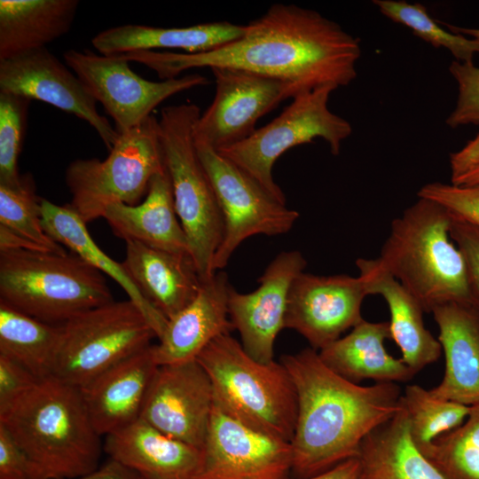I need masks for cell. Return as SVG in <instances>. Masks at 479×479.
Returning a JSON list of instances; mask_svg holds the SVG:
<instances>
[{
    "label": "cell",
    "instance_id": "obj_1",
    "mask_svg": "<svg viewBox=\"0 0 479 479\" xmlns=\"http://www.w3.org/2000/svg\"><path fill=\"white\" fill-rule=\"evenodd\" d=\"M153 69L161 80L191 68L233 67L291 83L298 94L348 86L357 77L360 40L318 12L274 4L245 25L237 40L196 52L140 51L120 55Z\"/></svg>",
    "mask_w": 479,
    "mask_h": 479
},
{
    "label": "cell",
    "instance_id": "obj_2",
    "mask_svg": "<svg viewBox=\"0 0 479 479\" xmlns=\"http://www.w3.org/2000/svg\"><path fill=\"white\" fill-rule=\"evenodd\" d=\"M297 395L292 447V474L297 479L319 475L356 458L363 440L402 408L395 382L361 386L328 368L307 348L284 355Z\"/></svg>",
    "mask_w": 479,
    "mask_h": 479
},
{
    "label": "cell",
    "instance_id": "obj_3",
    "mask_svg": "<svg viewBox=\"0 0 479 479\" xmlns=\"http://www.w3.org/2000/svg\"><path fill=\"white\" fill-rule=\"evenodd\" d=\"M0 424L28 458L31 479H74L98 468L101 436L81 390L55 376L38 379Z\"/></svg>",
    "mask_w": 479,
    "mask_h": 479
},
{
    "label": "cell",
    "instance_id": "obj_4",
    "mask_svg": "<svg viewBox=\"0 0 479 479\" xmlns=\"http://www.w3.org/2000/svg\"><path fill=\"white\" fill-rule=\"evenodd\" d=\"M452 214L441 204L419 198L395 218L382 245L381 266L421 304H471L464 257L450 235Z\"/></svg>",
    "mask_w": 479,
    "mask_h": 479
},
{
    "label": "cell",
    "instance_id": "obj_5",
    "mask_svg": "<svg viewBox=\"0 0 479 479\" xmlns=\"http://www.w3.org/2000/svg\"><path fill=\"white\" fill-rule=\"evenodd\" d=\"M196 360L211 380L215 402L225 412L257 431L291 443L297 395L281 362L255 360L231 334L215 338Z\"/></svg>",
    "mask_w": 479,
    "mask_h": 479
},
{
    "label": "cell",
    "instance_id": "obj_6",
    "mask_svg": "<svg viewBox=\"0 0 479 479\" xmlns=\"http://www.w3.org/2000/svg\"><path fill=\"white\" fill-rule=\"evenodd\" d=\"M113 301L105 276L72 252H0V302L30 317L61 325Z\"/></svg>",
    "mask_w": 479,
    "mask_h": 479
},
{
    "label": "cell",
    "instance_id": "obj_7",
    "mask_svg": "<svg viewBox=\"0 0 479 479\" xmlns=\"http://www.w3.org/2000/svg\"><path fill=\"white\" fill-rule=\"evenodd\" d=\"M198 106L185 103L162 108L159 132L175 209L185 233L189 254L202 282L215 272L212 263L224 236V220L215 191L195 147Z\"/></svg>",
    "mask_w": 479,
    "mask_h": 479
},
{
    "label": "cell",
    "instance_id": "obj_8",
    "mask_svg": "<svg viewBox=\"0 0 479 479\" xmlns=\"http://www.w3.org/2000/svg\"><path fill=\"white\" fill-rule=\"evenodd\" d=\"M166 170L159 121L151 115L120 134L103 161L77 159L66 169L69 206L86 223L104 216L114 203L136 205L146 195L152 178Z\"/></svg>",
    "mask_w": 479,
    "mask_h": 479
},
{
    "label": "cell",
    "instance_id": "obj_9",
    "mask_svg": "<svg viewBox=\"0 0 479 479\" xmlns=\"http://www.w3.org/2000/svg\"><path fill=\"white\" fill-rule=\"evenodd\" d=\"M335 90L328 85L297 94L271 122L241 142L217 152L286 203V196L272 176L279 157L317 137L328 144L333 155H338L342 142L352 133L351 124L328 108L330 95Z\"/></svg>",
    "mask_w": 479,
    "mask_h": 479
},
{
    "label": "cell",
    "instance_id": "obj_10",
    "mask_svg": "<svg viewBox=\"0 0 479 479\" xmlns=\"http://www.w3.org/2000/svg\"><path fill=\"white\" fill-rule=\"evenodd\" d=\"M51 375L79 389L122 360L151 345L156 334L130 301L111 302L61 324ZM157 338V337H156Z\"/></svg>",
    "mask_w": 479,
    "mask_h": 479
},
{
    "label": "cell",
    "instance_id": "obj_11",
    "mask_svg": "<svg viewBox=\"0 0 479 479\" xmlns=\"http://www.w3.org/2000/svg\"><path fill=\"white\" fill-rule=\"evenodd\" d=\"M200 162L215 191L224 220V236L212 270L224 269L237 247L256 234L288 232L299 213L274 198L250 176L208 144L196 139Z\"/></svg>",
    "mask_w": 479,
    "mask_h": 479
},
{
    "label": "cell",
    "instance_id": "obj_12",
    "mask_svg": "<svg viewBox=\"0 0 479 479\" xmlns=\"http://www.w3.org/2000/svg\"><path fill=\"white\" fill-rule=\"evenodd\" d=\"M63 58L88 91L112 117L122 134L145 121L167 98L208 80L199 74L154 82L144 79L121 56H106L91 51L68 50Z\"/></svg>",
    "mask_w": 479,
    "mask_h": 479
},
{
    "label": "cell",
    "instance_id": "obj_13",
    "mask_svg": "<svg viewBox=\"0 0 479 479\" xmlns=\"http://www.w3.org/2000/svg\"><path fill=\"white\" fill-rule=\"evenodd\" d=\"M216 83L211 105L200 114L194 137L216 151L251 136L257 121L298 94L289 82L233 67L210 68Z\"/></svg>",
    "mask_w": 479,
    "mask_h": 479
},
{
    "label": "cell",
    "instance_id": "obj_14",
    "mask_svg": "<svg viewBox=\"0 0 479 479\" xmlns=\"http://www.w3.org/2000/svg\"><path fill=\"white\" fill-rule=\"evenodd\" d=\"M202 459L193 479H289V442L257 431L214 400Z\"/></svg>",
    "mask_w": 479,
    "mask_h": 479
},
{
    "label": "cell",
    "instance_id": "obj_15",
    "mask_svg": "<svg viewBox=\"0 0 479 479\" xmlns=\"http://www.w3.org/2000/svg\"><path fill=\"white\" fill-rule=\"evenodd\" d=\"M0 92L43 101L88 122L110 151L119 138L79 77L46 47L0 60Z\"/></svg>",
    "mask_w": 479,
    "mask_h": 479
},
{
    "label": "cell",
    "instance_id": "obj_16",
    "mask_svg": "<svg viewBox=\"0 0 479 479\" xmlns=\"http://www.w3.org/2000/svg\"><path fill=\"white\" fill-rule=\"evenodd\" d=\"M367 295L359 276L302 271L289 289L285 328L295 330L319 351L363 320L361 307Z\"/></svg>",
    "mask_w": 479,
    "mask_h": 479
},
{
    "label": "cell",
    "instance_id": "obj_17",
    "mask_svg": "<svg viewBox=\"0 0 479 479\" xmlns=\"http://www.w3.org/2000/svg\"><path fill=\"white\" fill-rule=\"evenodd\" d=\"M213 405L211 380L193 359L158 367L140 419L163 434L201 450Z\"/></svg>",
    "mask_w": 479,
    "mask_h": 479
},
{
    "label": "cell",
    "instance_id": "obj_18",
    "mask_svg": "<svg viewBox=\"0 0 479 479\" xmlns=\"http://www.w3.org/2000/svg\"><path fill=\"white\" fill-rule=\"evenodd\" d=\"M306 264L301 252L283 251L266 267L253 292L242 294L231 286L230 319L240 333L243 349L255 360L263 364L274 361L275 341L285 328L289 289Z\"/></svg>",
    "mask_w": 479,
    "mask_h": 479
},
{
    "label": "cell",
    "instance_id": "obj_19",
    "mask_svg": "<svg viewBox=\"0 0 479 479\" xmlns=\"http://www.w3.org/2000/svg\"><path fill=\"white\" fill-rule=\"evenodd\" d=\"M230 287L227 274L216 271L186 307L168 319L159 342L153 345L159 366L196 359L211 341L234 330L228 310Z\"/></svg>",
    "mask_w": 479,
    "mask_h": 479
},
{
    "label": "cell",
    "instance_id": "obj_20",
    "mask_svg": "<svg viewBox=\"0 0 479 479\" xmlns=\"http://www.w3.org/2000/svg\"><path fill=\"white\" fill-rule=\"evenodd\" d=\"M158 367L151 344L80 389L90 420L100 436L112 434L140 418Z\"/></svg>",
    "mask_w": 479,
    "mask_h": 479
},
{
    "label": "cell",
    "instance_id": "obj_21",
    "mask_svg": "<svg viewBox=\"0 0 479 479\" xmlns=\"http://www.w3.org/2000/svg\"><path fill=\"white\" fill-rule=\"evenodd\" d=\"M430 312L445 366L442 381L429 391L460 404H479V313L471 304L458 302L436 305Z\"/></svg>",
    "mask_w": 479,
    "mask_h": 479
},
{
    "label": "cell",
    "instance_id": "obj_22",
    "mask_svg": "<svg viewBox=\"0 0 479 479\" xmlns=\"http://www.w3.org/2000/svg\"><path fill=\"white\" fill-rule=\"evenodd\" d=\"M104 451L142 479H193L202 459L200 449L163 434L140 418L106 436Z\"/></svg>",
    "mask_w": 479,
    "mask_h": 479
},
{
    "label": "cell",
    "instance_id": "obj_23",
    "mask_svg": "<svg viewBox=\"0 0 479 479\" xmlns=\"http://www.w3.org/2000/svg\"><path fill=\"white\" fill-rule=\"evenodd\" d=\"M125 271L144 297L167 319L186 307L202 281L189 253H174L125 240Z\"/></svg>",
    "mask_w": 479,
    "mask_h": 479
},
{
    "label": "cell",
    "instance_id": "obj_24",
    "mask_svg": "<svg viewBox=\"0 0 479 479\" xmlns=\"http://www.w3.org/2000/svg\"><path fill=\"white\" fill-rule=\"evenodd\" d=\"M356 264L369 295H381L389 307L390 339L399 347L403 362L414 374L435 363L442 347L425 327L424 309L419 301L381 266L378 258H358Z\"/></svg>",
    "mask_w": 479,
    "mask_h": 479
},
{
    "label": "cell",
    "instance_id": "obj_25",
    "mask_svg": "<svg viewBox=\"0 0 479 479\" xmlns=\"http://www.w3.org/2000/svg\"><path fill=\"white\" fill-rule=\"evenodd\" d=\"M103 218L124 241L135 240L161 250L189 253L167 169L152 178L144 201L136 205L112 204L106 208Z\"/></svg>",
    "mask_w": 479,
    "mask_h": 479
},
{
    "label": "cell",
    "instance_id": "obj_26",
    "mask_svg": "<svg viewBox=\"0 0 479 479\" xmlns=\"http://www.w3.org/2000/svg\"><path fill=\"white\" fill-rule=\"evenodd\" d=\"M244 32L245 25L227 21L185 27L126 24L99 32L91 39V43L98 53L106 56L155 49H179L186 53H196L233 42Z\"/></svg>",
    "mask_w": 479,
    "mask_h": 479
},
{
    "label": "cell",
    "instance_id": "obj_27",
    "mask_svg": "<svg viewBox=\"0 0 479 479\" xmlns=\"http://www.w3.org/2000/svg\"><path fill=\"white\" fill-rule=\"evenodd\" d=\"M390 339L389 322L363 319L349 334L318 351L324 364L342 378L359 384L408 381L415 374L401 358L389 355L384 342Z\"/></svg>",
    "mask_w": 479,
    "mask_h": 479
},
{
    "label": "cell",
    "instance_id": "obj_28",
    "mask_svg": "<svg viewBox=\"0 0 479 479\" xmlns=\"http://www.w3.org/2000/svg\"><path fill=\"white\" fill-rule=\"evenodd\" d=\"M42 222L48 235L62 247H67L88 264L114 279L143 313L156 337L162 334L168 319L141 294L128 275L122 263L107 255L93 240L87 224L69 206L57 205L41 200Z\"/></svg>",
    "mask_w": 479,
    "mask_h": 479
},
{
    "label": "cell",
    "instance_id": "obj_29",
    "mask_svg": "<svg viewBox=\"0 0 479 479\" xmlns=\"http://www.w3.org/2000/svg\"><path fill=\"white\" fill-rule=\"evenodd\" d=\"M77 0H1L0 60L46 47L70 30Z\"/></svg>",
    "mask_w": 479,
    "mask_h": 479
},
{
    "label": "cell",
    "instance_id": "obj_30",
    "mask_svg": "<svg viewBox=\"0 0 479 479\" xmlns=\"http://www.w3.org/2000/svg\"><path fill=\"white\" fill-rule=\"evenodd\" d=\"M357 458L360 479H445L413 443L403 404L363 440Z\"/></svg>",
    "mask_w": 479,
    "mask_h": 479
},
{
    "label": "cell",
    "instance_id": "obj_31",
    "mask_svg": "<svg viewBox=\"0 0 479 479\" xmlns=\"http://www.w3.org/2000/svg\"><path fill=\"white\" fill-rule=\"evenodd\" d=\"M61 336V325L41 321L0 302V354L36 378L51 375Z\"/></svg>",
    "mask_w": 479,
    "mask_h": 479
},
{
    "label": "cell",
    "instance_id": "obj_32",
    "mask_svg": "<svg viewBox=\"0 0 479 479\" xmlns=\"http://www.w3.org/2000/svg\"><path fill=\"white\" fill-rule=\"evenodd\" d=\"M401 400L410 435L419 450L460 426L470 412V406L436 397L429 389L416 384L405 387Z\"/></svg>",
    "mask_w": 479,
    "mask_h": 479
},
{
    "label": "cell",
    "instance_id": "obj_33",
    "mask_svg": "<svg viewBox=\"0 0 479 479\" xmlns=\"http://www.w3.org/2000/svg\"><path fill=\"white\" fill-rule=\"evenodd\" d=\"M420 452L445 479H479V404L465 421Z\"/></svg>",
    "mask_w": 479,
    "mask_h": 479
},
{
    "label": "cell",
    "instance_id": "obj_34",
    "mask_svg": "<svg viewBox=\"0 0 479 479\" xmlns=\"http://www.w3.org/2000/svg\"><path fill=\"white\" fill-rule=\"evenodd\" d=\"M373 3L385 17L410 28L433 47L448 50L456 61L471 62L479 54V41L445 29L420 3L404 0H373Z\"/></svg>",
    "mask_w": 479,
    "mask_h": 479
},
{
    "label": "cell",
    "instance_id": "obj_35",
    "mask_svg": "<svg viewBox=\"0 0 479 479\" xmlns=\"http://www.w3.org/2000/svg\"><path fill=\"white\" fill-rule=\"evenodd\" d=\"M449 72L457 82L456 106L447 117L446 124L452 128L465 125L479 126V67L473 61L453 60ZM479 164V134L459 152L450 154L451 181Z\"/></svg>",
    "mask_w": 479,
    "mask_h": 479
},
{
    "label": "cell",
    "instance_id": "obj_36",
    "mask_svg": "<svg viewBox=\"0 0 479 479\" xmlns=\"http://www.w3.org/2000/svg\"><path fill=\"white\" fill-rule=\"evenodd\" d=\"M41 198L35 193L31 174L21 175L16 185L0 184V225L54 253H66L64 247L45 232L41 213Z\"/></svg>",
    "mask_w": 479,
    "mask_h": 479
},
{
    "label": "cell",
    "instance_id": "obj_37",
    "mask_svg": "<svg viewBox=\"0 0 479 479\" xmlns=\"http://www.w3.org/2000/svg\"><path fill=\"white\" fill-rule=\"evenodd\" d=\"M31 100L15 94L0 92V184L16 185L21 175L19 157L26 134Z\"/></svg>",
    "mask_w": 479,
    "mask_h": 479
},
{
    "label": "cell",
    "instance_id": "obj_38",
    "mask_svg": "<svg viewBox=\"0 0 479 479\" xmlns=\"http://www.w3.org/2000/svg\"><path fill=\"white\" fill-rule=\"evenodd\" d=\"M418 197L435 200L453 216L479 227V183L455 185L432 182L419 190Z\"/></svg>",
    "mask_w": 479,
    "mask_h": 479
},
{
    "label": "cell",
    "instance_id": "obj_39",
    "mask_svg": "<svg viewBox=\"0 0 479 479\" xmlns=\"http://www.w3.org/2000/svg\"><path fill=\"white\" fill-rule=\"evenodd\" d=\"M450 235L464 257L471 305L479 313V227L452 214Z\"/></svg>",
    "mask_w": 479,
    "mask_h": 479
},
{
    "label": "cell",
    "instance_id": "obj_40",
    "mask_svg": "<svg viewBox=\"0 0 479 479\" xmlns=\"http://www.w3.org/2000/svg\"><path fill=\"white\" fill-rule=\"evenodd\" d=\"M38 380L15 360L0 354V415L4 413Z\"/></svg>",
    "mask_w": 479,
    "mask_h": 479
},
{
    "label": "cell",
    "instance_id": "obj_41",
    "mask_svg": "<svg viewBox=\"0 0 479 479\" xmlns=\"http://www.w3.org/2000/svg\"><path fill=\"white\" fill-rule=\"evenodd\" d=\"M0 479H31L28 458L2 424H0Z\"/></svg>",
    "mask_w": 479,
    "mask_h": 479
},
{
    "label": "cell",
    "instance_id": "obj_42",
    "mask_svg": "<svg viewBox=\"0 0 479 479\" xmlns=\"http://www.w3.org/2000/svg\"><path fill=\"white\" fill-rule=\"evenodd\" d=\"M74 479H142L136 472L110 459L95 471Z\"/></svg>",
    "mask_w": 479,
    "mask_h": 479
},
{
    "label": "cell",
    "instance_id": "obj_43",
    "mask_svg": "<svg viewBox=\"0 0 479 479\" xmlns=\"http://www.w3.org/2000/svg\"><path fill=\"white\" fill-rule=\"evenodd\" d=\"M13 250L50 252L30 240L0 225V252Z\"/></svg>",
    "mask_w": 479,
    "mask_h": 479
},
{
    "label": "cell",
    "instance_id": "obj_44",
    "mask_svg": "<svg viewBox=\"0 0 479 479\" xmlns=\"http://www.w3.org/2000/svg\"><path fill=\"white\" fill-rule=\"evenodd\" d=\"M304 479H360L359 460L357 457L346 459L319 475Z\"/></svg>",
    "mask_w": 479,
    "mask_h": 479
},
{
    "label": "cell",
    "instance_id": "obj_45",
    "mask_svg": "<svg viewBox=\"0 0 479 479\" xmlns=\"http://www.w3.org/2000/svg\"><path fill=\"white\" fill-rule=\"evenodd\" d=\"M479 183V164L469 171L451 182L455 185H469Z\"/></svg>",
    "mask_w": 479,
    "mask_h": 479
},
{
    "label": "cell",
    "instance_id": "obj_46",
    "mask_svg": "<svg viewBox=\"0 0 479 479\" xmlns=\"http://www.w3.org/2000/svg\"><path fill=\"white\" fill-rule=\"evenodd\" d=\"M443 24L450 32L462 35L467 37H470L479 41V28L458 27L456 25H452L449 23Z\"/></svg>",
    "mask_w": 479,
    "mask_h": 479
}]
</instances>
